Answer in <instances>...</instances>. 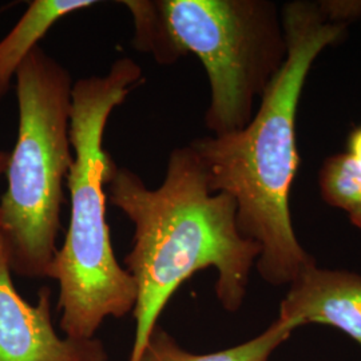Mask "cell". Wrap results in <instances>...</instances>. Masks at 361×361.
<instances>
[{
    "mask_svg": "<svg viewBox=\"0 0 361 361\" xmlns=\"http://www.w3.org/2000/svg\"><path fill=\"white\" fill-rule=\"evenodd\" d=\"M142 83V67L125 56L106 75L80 78L73 86L70 222L47 273L59 285L61 329L70 338H94L106 319L125 317L137 301V285L116 259L106 221V185L118 165L104 137L114 109Z\"/></svg>",
    "mask_w": 361,
    "mask_h": 361,
    "instance_id": "obj_3",
    "label": "cell"
},
{
    "mask_svg": "<svg viewBox=\"0 0 361 361\" xmlns=\"http://www.w3.org/2000/svg\"><path fill=\"white\" fill-rule=\"evenodd\" d=\"M106 195L134 226L133 247L125 258L137 285L129 361H140L170 298L200 271H217L216 296L224 310L237 312L244 305L261 249L238 231L232 197L210 192L189 143L170 153L158 188H149L135 171L118 166Z\"/></svg>",
    "mask_w": 361,
    "mask_h": 361,
    "instance_id": "obj_2",
    "label": "cell"
},
{
    "mask_svg": "<svg viewBox=\"0 0 361 361\" xmlns=\"http://www.w3.org/2000/svg\"><path fill=\"white\" fill-rule=\"evenodd\" d=\"M99 4L97 0H32L13 30L0 40V99L10 91L27 56L49 30L70 13Z\"/></svg>",
    "mask_w": 361,
    "mask_h": 361,
    "instance_id": "obj_8",
    "label": "cell"
},
{
    "mask_svg": "<svg viewBox=\"0 0 361 361\" xmlns=\"http://www.w3.org/2000/svg\"><path fill=\"white\" fill-rule=\"evenodd\" d=\"M279 320L295 331L325 324L344 332L361 347V274L310 265L289 285Z\"/></svg>",
    "mask_w": 361,
    "mask_h": 361,
    "instance_id": "obj_7",
    "label": "cell"
},
{
    "mask_svg": "<svg viewBox=\"0 0 361 361\" xmlns=\"http://www.w3.org/2000/svg\"><path fill=\"white\" fill-rule=\"evenodd\" d=\"M319 189L329 207L361 216V166L347 153L328 157L319 171Z\"/></svg>",
    "mask_w": 361,
    "mask_h": 361,
    "instance_id": "obj_10",
    "label": "cell"
},
{
    "mask_svg": "<svg viewBox=\"0 0 361 361\" xmlns=\"http://www.w3.org/2000/svg\"><path fill=\"white\" fill-rule=\"evenodd\" d=\"M347 154L361 166V126L352 130V133L349 134Z\"/></svg>",
    "mask_w": 361,
    "mask_h": 361,
    "instance_id": "obj_11",
    "label": "cell"
},
{
    "mask_svg": "<svg viewBox=\"0 0 361 361\" xmlns=\"http://www.w3.org/2000/svg\"><path fill=\"white\" fill-rule=\"evenodd\" d=\"M288 56L245 129L189 143L212 193L231 195L237 226L261 252L256 269L273 286L290 285L316 261L300 245L289 197L298 170L297 109L317 56L361 20V0H293L281 6Z\"/></svg>",
    "mask_w": 361,
    "mask_h": 361,
    "instance_id": "obj_1",
    "label": "cell"
},
{
    "mask_svg": "<svg viewBox=\"0 0 361 361\" xmlns=\"http://www.w3.org/2000/svg\"><path fill=\"white\" fill-rule=\"evenodd\" d=\"M19 129L0 200V234L10 268L47 277L58 252L65 183L74 161L70 140L73 78L40 46L15 75Z\"/></svg>",
    "mask_w": 361,
    "mask_h": 361,
    "instance_id": "obj_4",
    "label": "cell"
},
{
    "mask_svg": "<svg viewBox=\"0 0 361 361\" xmlns=\"http://www.w3.org/2000/svg\"><path fill=\"white\" fill-rule=\"evenodd\" d=\"M152 55H195L207 71L210 135L245 129L288 56L281 6L271 0H154Z\"/></svg>",
    "mask_w": 361,
    "mask_h": 361,
    "instance_id": "obj_5",
    "label": "cell"
},
{
    "mask_svg": "<svg viewBox=\"0 0 361 361\" xmlns=\"http://www.w3.org/2000/svg\"><path fill=\"white\" fill-rule=\"evenodd\" d=\"M349 221L356 226V228H359L361 231V216H356V217H350Z\"/></svg>",
    "mask_w": 361,
    "mask_h": 361,
    "instance_id": "obj_13",
    "label": "cell"
},
{
    "mask_svg": "<svg viewBox=\"0 0 361 361\" xmlns=\"http://www.w3.org/2000/svg\"><path fill=\"white\" fill-rule=\"evenodd\" d=\"M8 155H10V153L0 150V177L6 173L7 164H8ZM0 246H1V234H0Z\"/></svg>",
    "mask_w": 361,
    "mask_h": 361,
    "instance_id": "obj_12",
    "label": "cell"
},
{
    "mask_svg": "<svg viewBox=\"0 0 361 361\" xmlns=\"http://www.w3.org/2000/svg\"><path fill=\"white\" fill-rule=\"evenodd\" d=\"M293 332L295 329L289 324L277 319L262 334L240 345L195 355L182 348L173 336L157 325L140 361H268L271 353L284 344Z\"/></svg>",
    "mask_w": 361,
    "mask_h": 361,
    "instance_id": "obj_9",
    "label": "cell"
},
{
    "mask_svg": "<svg viewBox=\"0 0 361 361\" xmlns=\"http://www.w3.org/2000/svg\"><path fill=\"white\" fill-rule=\"evenodd\" d=\"M4 245L0 246V361H107L104 343L95 337L75 340L56 334L51 290L43 288L37 304L16 290Z\"/></svg>",
    "mask_w": 361,
    "mask_h": 361,
    "instance_id": "obj_6",
    "label": "cell"
}]
</instances>
